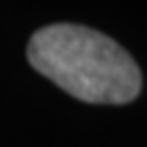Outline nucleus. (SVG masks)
<instances>
[{
	"mask_svg": "<svg viewBox=\"0 0 147 147\" xmlns=\"http://www.w3.org/2000/svg\"><path fill=\"white\" fill-rule=\"evenodd\" d=\"M28 61L39 74L76 100L128 104L141 91V69L110 37L78 24H52L28 43Z\"/></svg>",
	"mask_w": 147,
	"mask_h": 147,
	"instance_id": "f257e3e1",
	"label": "nucleus"
}]
</instances>
